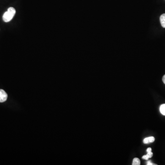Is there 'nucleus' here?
Segmentation results:
<instances>
[{
  "label": "nucleus",
  "mask_w": 165,
  "mask_h": 165,
  "mask_svg": "<svg viewBox=\"0 0 165 165\" xmlns=\"http://www.w3.org/2000/svg\"><path fill=\"white\" fill-rule=\"evenodd\" d=\"M15 13H16V10L15 8L12 7H9L7 11L3 14L2 17L3 21L6 23L10 22L14 17Z\"/></svg>",
  "instance_id": "f257e3e1"
},
{
  "label": "nucleus",
  "mask_w": 165,
  "mask_h": 165,
  "mask_svg": "<svg viewBox=\"0 0 165 165\" xmlns=\"http://www.w3.org/2000/svg\"><path fill=\"white\" fill-rule=\"evenodd\" d=\"M7 93L3 89H0V102H4L7 100Z\"/></svg>",
  "instance_id": "f03ea898"
},
{
  "label": "nucleus",
  "mask_w": 165,
  "mask_h": 165,
  "mask_svg": "<svg viewBox=\"0 0 165 165\" xmlns=\"http://www.w3.org/2000/svg\"><path fill=\"white\" fill-rule=\"evenodd\" d=\"M151 150H152V149H151V148H148L147 150H146L147 152V155L142 156V159H144L145 160H148L149 159L151 158L152 156H153V153L151 152Z\"/></svg>",
  "instance_id": "7ed1b4c3"
},
{
  "label": "nucleus",
  "mask_w": 165,
  "mask_h": 165,
  "mask_svg": "<svg viewBox=\"0 0 165 165\" xmlns=\"http://www.w3.org/2000/svg\"><path fill=\"white\" fill-rule=\"evenodd\" d=\"M155 140V139L154 137L152 136V137H148V138H146L144 139V140H143V143L144 144H149L150 143H153Z\"/></svg>",
  "instance_id": "20e7f679"
},
{
  "label": "nucleus",
  "mask_w": 165,
  "mask_h": 165,
  "mask_svg": "<svg viewBox=\"0 0 165 165\" xmlns=\"http://www.w3.org/2000/svg\"><path fill=\"white\" fill-rule=\"evenodd\" d=\"M160 20V22L161 23V26H162L163 28H165V13L162 14V15L161 16Z\"/></svg>",
  "instance_id": "39448f33"
},
{
  "label": "nucleus",
  "mask_w": 165,
  "mask_h": 165,
  "mask_svg": "<svg viewBox=\"0 0 165 165\" xmlns=\"http://www.w3.org/2000/svg\"><path fill=\"white\" fill-rule=\"evenodd\" d=\"M133 165H140V161L139 158H135L133 159Z\"/></svg>",
  "instance_id": "423d86ee"
},
{
  "label": "nucleus",
  "mask_w": 165,
  "mask_h": 165,
  "mask_svg": "<svg viewBox=\"0 0 165 165\" xmlns=\"http://www.w3.org/2000/svg\"><path fill=\"white\" fill-rule=\"evenodd\" d=\"M160 111L162 115L165 116V104H162L160 107Z\"/></svg>",
  "instance_id": "0eeeda50"
},
{
  "label": "nucleus",
  "mask_w": 165,
  "mask_h": 165,
  "mask_svg": "<svg viewBox=\"0 0 165 165\" xmlns=\"http://www.w3.org/2000/svg\"><path fill=\"white\" fill-rule=\"evenodd\" d=\"M147 165H155V164H153L152 162H151V161L149 160L147 162Z\"/></svg>",
  "instance_id": "6e6552de"
},
{
  "label": "nucleus",
  "mask_w": 165,
  "mask_h": 165,
  "mask_svg": "<svg viewBox=\"0 0 165 165\" xmlns=\"http://www.w3.org/2000/svg\"><path fill=\"white\" fill-rule=\"evenodd\" d=\"M162 81H163L164 84H165V74L162 77Z\"/></svg>",
  "instance_id": "1a4fd4ad"
}]
</instances>
